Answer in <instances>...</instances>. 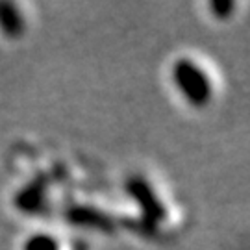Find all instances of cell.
<instances>
[{
    "label": "cell",
    "instance_id": "obj_2",
    "mask_svg": "<svg viewBox=\"0 0 250 250\" xmlns=\"http://www.w3.org/2000/svg\"><path fill=\"white\" fill-rule=\"evenodd\" d=\"M126 193H128V197H132L135 204L139 206L146 224L158 226L167 219V208L146 178L130 176L126 180Z\"/></svg>",
    "mask_w": 250,
    "mask_h": 250
},
{
    "label": "cell",
    "instance_id": "obj_1",
    "mask_svg": "<svg viewBox=\"0 0 250 250\" xmlns=\"http://www.w3.org/2000/svg\"><path fill=\"white\" fill-rule=\"evenodd\" d=\"M172 82L184 100L193 107H206L213 99V82L208 72L191 58H180L174 62Z\"/></svg>",
    "mask_w": 250,
    "mask_h": 250
},
{
    "label": "cell",
    "instance_id": "obj_3",
    "mask_svg": "<svg viewBox=\"0 0 250 250\" xmlns=\"http://www.w3.org/2000/svg\"><path fill=\"white\" fill-rule=\"evenodd\" d=\"M69 219L78 226H87L93 230H102V232L113 230V221L104 211H99L95 208H83V206L74 208L69 213Z\"/></svg>",
    "mask_w": 250,
    "mask_h": 250
},
{
    "label": "cell",
    "instance_id": "obj_5",
    "mask_svg": "<svg viewBox=\"0 0 250 250\" xmlns=\"http://www.w3.org/2000/svg\"><path fill=\"white\" fill-rule=\"evenodd\" d=\"M235 2H228V0H217V2H211L209 4V9L213 13L215 19L219 21H226V19L232 17V13L235 11Z\"/></svg>",
    "mask_w": 250,
    "mask_h": 250
},
{
    "label": "cell",
    "instance_id": "obj_4",
    "mask_svg": "<svg viewBox=\"0 0 250 250\" xmlns=\"http://www.w3.org/2000/svg\"><path fill=\"white\" fill-rule=\"evenodd\" d=\"M0 26L4 30V34L9 37H19L22 34V21L13 6L0 4Z\"/></svg>",
    "mask_w": 250,
    "mask_h": 250
},
{
    "label": "cell",
    "instance_id": "obj_6",
    "mask_svg": "<svg viewBox=\"0 0 250 250\" xmlns=\"http://www.w3.org/2000/svg\"><path fill=\"white\" fill-rule=\"evenodd\" d=\"M24 250H58V243L50 235H36L24 245Z\"/></svg>",
    "mask_w": 250,
    "mask_h": 250
}]
</instances>
